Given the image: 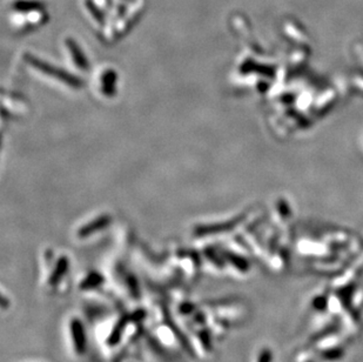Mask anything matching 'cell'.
Returning a JSON list of instances; mask_svg holds the SVG:
<instances>
[{
    "mask_svg": "<svg viewBox=\"0 0 363 362\" xmlns=\"http://www.w3.org/2000/svg\"><path fill=\"white\" fill-rule=\"evenodd\" d=\"M130 321L128 316H122L115 323V326L113 327V329H112L111 334L108 335L107 338V344L108 346H117L119 342L121 341L122 334L123 331H125L127 325H128V322Z\"/></svg>",
    "mask_w": 363,
    "mask_h": 362,
    "instance_id": "obj_2",
    "label": "cell"
},
{
    "mask_svg": "<svg viewBox=\"0 0 363 362\" xmlns=\"http://www.w3.org/2000/svg\"><path fill=\"white\" fill-rule=\"evenodd\" d=\"M67 269H69V259L62 256L57 261V265H55V268L52 270V274L50 275V279H48V285L51 287H55V286L59 285L61 279L63 278V275L66 274Z\"/></svg>",
    "mask_w": 363,
    "mask_h": 362,
    "instance_id": "obj_3",
    "label": "cell"
},
{
    "mask_svg": "<svg viewBox=\"0 0 363 362\" xmlns=\"http://www.w3.org/2000/svg\"><path fill=\"white\" fill-rule=\"evenodd\" d=\"M194 308L195 307H194L192 304L186 303V304H182L180 306V312L182 314H190V313L194 312Z\"/></svg>",
    "mask_w": 363,
    "mask_h": 362,
    "instance_id": "obj_7",
    "label": "cell"
},
{
    "mask_svg": "<svg viewBox=\"0 0 363 362\" xmlns=\"http://www.w3.org/2000/svg\"><path fill=\"white\" fill-rule=\"evenodd\" d=\"M107 222H108V220H107L106 218L99 219V220H96L95 222H94V221L91 222V224L87 225V226H85L84 228L80 229V231H79V236H80V237H86V236L91 235L92 233L98 232L99 229L104 228L105 226L107 225Z\"/></svg>",
    "mask_w": 363,
    "mask_h": 362,
    "instance_id": "obj_6",
    "label": "cell"
},
{
    "mask_svg": "<svg viewBox=\"0 0 363 362\" xmlns=\"http://www.w3.org/2000/svg\"><path fill=\"white\" fill-rule=\"evenodd\" d=\"M32 63L37 66V69H39L40 71H43L44 73H53L54 75H57V78L60 79L61 81H65V82H67V84H71V85H76V86L78 85V80H77V79H74L72 75L62 72V71L51 70L50 65L43 64L41 62H39V60H33Z\"/></svg>",
    "mask_w": 363,
    "mask_h": 362,
    "instance_id": "obj_4",
    "label": "cell"
},
{
    "mask_svg": "<svg viewBox=\"0 0 363 362\" xmlns=\"http://www.w3.org/2000/svg\"><path fill=\"white\" fill-rule=\"evenodd\" d=\"M104 282V277L96 272H92V273H88L86 277L82 279L79 288L81 290H92L96 289L100 287Z\"/></svg>",
    "mask_w": 363,
    "mask_h": 362,
    "instance_id": "obj_5",
    "label": "cell"
},
{
    "mask_svg": "<svg viewBox=\"0 0 363 362\" xmlns=\"http://www.w3.org/2000/svg\"><path fill=\"white\" fill-rule=\"evenodd\" d=\"M70 335L72 341L74 352L78 355H82L86 353L87 348V337H86L85 327L80 321V319L72 318L70 322Z\"/></svg>",
    "mask_w": 363,
    "mask_h": 362,
    "instance_id": "obj_1",
    "label": "cell"
}]
</instances>
